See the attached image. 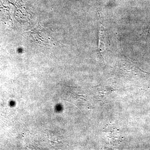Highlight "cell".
<instances>
[{
	"mask_svg": "<svg viewBox=\"0 0 150 150\" xmlns=\"http://www.w3.org/2000/svg\"><path fill=\"white\" fill-rule=\"evenodd\" d=\"M100 37L99 42V48L100 51L103 52L105 49V32L104 26L100 24Z\"/></svg>",
	"mask_w": 150,
	"mask_h": 150,
	"instance_id": "1",
	"label": "cell"
}]
</instances>
